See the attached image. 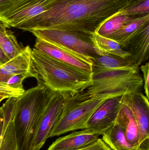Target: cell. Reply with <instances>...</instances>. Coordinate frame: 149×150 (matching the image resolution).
<instances>
[{
    "label": "cell",
    "instance_id": "cell-13",
    "mask_svg": "<svg viewBox=\"0 0 149 150\" xmlns=\"http://www.w3.org/2000/svg\"><path fill=\"white\" fill-rule=\"evenodd\" d=\"M99 136L85 129L74 131L65 136L59 137L47 150H77L94 143Z\"/></svg>",
    "mask_w": 149,
    "mask_h": 150
},
{
    "label": "cell",
    "instance_id": "cell-30",
    "mask_svg": "<svg viewBox=\"0 0 149 150\" xmlns=\"http://www.w3.org/2000/svg\"><path fill=\"white\" fill-rule=\"evenodd\" d=\"M5 98H4V97H1V96H0V103H1V102L2 101V100H3Z\"/></svg>",
    "mask_w": 149,
    "mask_h": 150
},
{
    "label": "cell",
    "instance_id": "cell-21",
    "mask_svg": "<svg viewBox=\"0 0 149 150\" xmlns=\"http://www.w3.org/2000/svg\"><path fill=\"white\" fill-rule=\"evenodd\" d=\"M7 28L4 24L0 23V48L11 60L23 52L24 48L18 44L13 33Z\"/></svg>",
    "mask_w": 149,
    "mask_h": 150
},
{
    "label": "cell",
    "instance_id": "cell-31",
    "mask_svg": "<svg viewBox=\"0 0 149 150\" xmlns=\"http://www.w3.org/2000/svg\"><path fill=\"white\" fill-rule=\"evenodd\" d=\"M6 0H0V4L3 2L5 1Z\"/></svg>",
    "mask_w": 149,
    "mask_h": 150
},
{
    "label": "cell",
    "instance_id": "cell-6",
    "mask_svg": "<svg viewBox=\"0 0 149 150\" xmlns=\"http://www.w3.org/2000/svg\"><path fill=\"white\" fill-rule=\"evenodd\" d=\"M29 32L37 38L64 47L91 62L94 57L102 55L94 47L92 36L52 28L33 29Z\"/></svg>",
    "mask_w": 149,
    "mask_h": 150
},
{
    "label": "cell",
    "instance_id": "cell-16",
    "mask_svg": "<svg viewBox=\"0 0 149 150\" xmlns=\"http://www.w3.org/2000/svg\"><path fill=\"white\" fill-rule=\"evenodd\" d=\"M148 23H149V14L138 16L107 38L116 41L125 49L131 39Z\"/></svg>",
    "mask_w": 149,
    "mask_h": 150
},
{
    "label": "cell",
    "instance_id": "cell-19",
    "mask_svg": "<svg viewBox=\"0 0 149 150\" xmlns=\"http://www.w3.org/2000/svg\"><path fill=\"white\" fill-rule=\"evenodd\" d=\"M91 39L96 49L102 55H110L123 59H128L130 54L116 41L94 33Z\"/></svg>",
    "mask_w": 149,
    "mask_h": 150
},
{
    "label": "cell",
    "instance_id": "cell-32",
    "mask_svg": "<svg viewBox=\"0 0 149 150\" xmlns=\"http://www.w3.org/2000/svg\"><path fill=\"white\" fill-rule=\"evenodd\" d=\"M0 145H1V142H0Z\"/></svg>",
    "mask_w": 149,
    "mask_h": 150
},
{
    "label": "cell",
    "instance_id": "cell-17",
    "mask_svg": "<svg viewBox=\"0 0 149 150\" xmlns=\"http://www.w3.org/2000/svg\"><path fill=\"white\" fill-rule=\"evenodd\" d=\"M140 68L130 59H123L110 55L97 56L93 60L94 70H123L140 71Z\"/></svg>",
    "mask_w": 149,
    "mask_h": 150
},
{
    "label": "cell",
    "instance_id": "cell-14",
    "mask_svg": "<svg viewBox=\"0 0 149 150\" xmlns=\"http://www.w3.org/2000/svg\"><path fill=\"white\" fill-rule=\"evenodd\" d=\"M149 23L131 39L124 50L130 54V60L139 67L149 57Z\"/></svg>",
    "mask_w": 149,
    "mask_h": 150
},
{
    "label": "cell",
    "instance_id": "cell-1",
    "mask_svg": "<svg viewBox=\"0 0 149 150\" xmlns=\"http://www.w3.org/2000/svg\"><path fill=\"white\" fill-rule=\"evenodd\" d=\"M134 0H55L43 13L17 25L25 31L59 29L92 36Z\"/></svg>",
    "mask_w": 149,
    "mask_h": 150
},
{
    "label": "cell",
    "instance_id": "cell-4",
    "mask_svg": "<svg viewBox=\"0 0 149 150\" xmlns=\"http://www.w3.org/2000/svg\"><path fill=\"white\" fill-rule=\"evenodd\" d=\"M62 112L49 137L85 129L88 120L97 108L109 97L94 96L84 91L74 94H64Z\"/></svg>",
    "mask_w": 149,
    "mask_h": 150
},
{
    "label": "cell",
    "instance_id": "cell-10",
    "mask_svg": "<svg viewBox=\"0 0 149 150\" xmlns=\"http://www.w3.org/2000/svg\"><path fill=\"white\" fill-rule=\"evenodd\" d=\"M55 0H22L11 10L0 17L7 27L17 25L46 11Z\"/></svg>",
    "mask_w": 149,
    "mask_h": 150
},
{
    "label": "cell",
    "instance_id": "cell-7",
    "mask_svg": "<svg viewBox=\"0 0 149 150\" xmlns=\"http://www.w3.org/2000/svg\"><path fill=\"white\" fill-rule=\"evenodd\" d=\"M64 95L53 92L36 129L31 150H40L50 138V134L62 112Z\"/></svg>",
    "mask_w": 149,
    "mask_h": 150
},
{
    "label": "cell",
    "instance_id": "cell-22",
    "mask_svg": "<svg viewBox=\"0 0 149 150\" xmlns=\"http://www.w3.org/2000/svg\"><path fill=\"white\" fill-rule=\"evenodd\" d=\"M135 18L133 16L125 15L114 16L105 22L98 29L96 32L101 36L108 37Z\"/></svg>",
    "mask_w": 149,
    "mask_h": 150
},
{
    "label": "cell",
    "instance_id": "cell-18",
    "mask_svg": "<svg viewBox=\"0 0 149 150\" xmlns=\"http://www.w3.org/2000/svg\"><path fill=\"white\" fill-rule=\"evenodd\" d=\"M122 103V106L116 122L120 124L124 128L125 136L128 142L138 150L139 133L137 123L129 108L123 103V100Z\"/></svg>",
    "mask_w": 149,
    "mask_h": 150
},
{
    "label": "cell",
    "instance_id": "cell-25",
    "mask_svg": "<svg viewBox=\"0 0 149 150\" xmlns=\"http://www.w3.org/2000/svg\"><path fill=\"white\" fill-rule=\"evenodd\" d=\"M30 77L29 73L14 74L11 75L6 84L16 89H24L23 82L25 79Z\"/></svg>",
    "mask_w": 149,
    "mask_h": 150
},
{
    "label": "cell",
    "instance_id": "cell-29",
    "mask_svg": "<svg viewBox=\"0 0 149 150\" xmlns=\"http://www.w3.org/2000/svg\"><path fill=\"white\" fill-rule=\"evenodd\" d=\"M3 114L1 107H0V142L1 139L2 134L3 126Z\"/></svg>",
    "mask_w": 149,
    "mask_h": 150
},
{
    "label": "cell",
    "instance_id": "cell-20",
    "mask_svg": "<svg viewBox=\"0 0 149 150\" xmlns=\"http://www.w3.org/2000/svg\"><path fill=\"white\" fill-rule=\"evenodd\" d=\"M101 139L112 150H137L128 142L124 128L117 122L102 135Z\"/></svg>",
    "mask_w": 149,
    "mask_h": 150
},
{
    "label": "cell",
    "instance_id": "cell-23",
    "mask_svg": "<svg viewBox=\"0 0 149 150\" xmlns=\"http://www.w3.org/2000/svg\"><path fill=\"white\" fill-rule=\"evenodd\" d=\"M149 13V0H134L130 5L117 13L116 16H134Z\"/></svg>",
    "mask_w": 149,
    "mask_h": 150
},
{
    "label": "cell",
    "instance_id": "cell-15",
    "mask_svg": "<svg viewBox=\"0 0 149 150\" xmlns=\"http://www.w3.org/2000/svg\"><path fill=\"white\" fill-rule=\"evenodd\" d=\"M31 50L29 46L24 47L23 52L0 66V83L6 84L10 77L14 74L29 73Z\"/></svg>",
    "mask_w": 149,
    "mask_h": 150
},
{
    "label": "cell",
    "instance_id": "cell-27",
    "mask_svg": "<svg viewBox=\"0 0 149 150\" xmlns=\"http://www.w3.org/2000/svg\"><path fill=\"white\" fill-rule=\"evenodd\" d=\"M77 150H112L103 142L101 138H99L96 142L85 148Z\"/></svg>",
    "mask_w": 149,
    "mask_h": 150
},
{
    "label": "cell",
    "instance_id": "cell-9",
    "mask_svg": "<svg viewBox=\"0 0 149 150\" xmlns=\"http://www.w3.org/2000/svg\"><path fill=\"white\" fill-rule=\"evenodd\" d=\"M122 104V96L108 99L93 114L84 129L102 135L116 122Z\"/></svg>",
    "mask_w": 149,
    "mask_h": 150
},
{
    "label": "cell",
    "instance_id": "cell-24",
    "mask_svg": "<svg viewBox=\"0 0 149 150\" xmlns=\"http://www.w3.org/2000/svg\"><path fill=\"white\" fill-rule=\"evenodd\" d=\"M25 90L24 89L12 88L5 84L0 83V96L5 99L11 98H18L21 96Z\"/></svg>",
    "mask_w": 149,
    "mask_h": 150
},
{
    "label": "cell",
    "instance_id": "cell-2",
    "mask_svg": "<svg viewBox=\"0 0 149 150\" xmlns=\"http://www.w3.org/2000/svg\"><path fill=\"white\" fill-rule=\"evenodd\" d=\"M30 77L53 92L74 95L93 83L92 74L61 63L33 48L30 54Z\"/></svg>",
    "mask_w": 149,
    "mask_h": 150
},
{
    "label": "cell",
    "instance_id": "cell-8",
    "mask_svg": "<svg viewBox=\"0 0 149 150\" xmlns=\"http://www.w3.org/2000/svg\"><path fill=\"white\" fill-rule=\"evenodd\" d=\"M123 103L133 114L139 133L138 150H149V99L141 92L122 96Z\"/></svg>",
    "mask_w": 149,
    "mask_h": 150
},
{
    "label": "cell",
    "instance_id": "cell-12",
    "mask_svg": "<svg viewBox=\"0 0 149 150\" xmlns=\"http://www.w3.org/2000/svg\"><path fill=\"white\" fill-rule=\"evenodd\" d=\"M17 98H8L1 107L3 114V126L0 150H17L14 119Z\"/></svg>",
    "mask_w": 149,
    "mask_h": 150
},
{
    "label": "cell",
    "instance_id": "cell-3",
    "mask_svg": "<svg viewBox=\"0 0 149 150\" xmlns=\"http://www.w3.org/2000/svg\"><path fill=\"white\" fill-rule=\"evenodd\" d=\"M52 93L37 85L17 98L14 119L17 150H31L36 129Z\"/></svg>",
    "mask_w": 149,
    "mask_h": 150
},
{
    "label": "cell",
    "instance_id": "cell-26",
    "mask_svg": "<svg viewBox=\"0 0 149 150\" xmlns=\"http://www.w3.org/2000/svg\"><path fill=\"white\" fill-rule=\"evenodd\" d=\"M140 69L143 76V88L145 91V96L149 99V63L146 62L144 65L141 66Z\"/></svg>",
    "mask_w": 149,
    "mask_h": 150
},
{
    "label": "cell",
    "instance_id": "cell-28",
    "mask_svg": "<svg viewBox=\"0 0 149 150\" xmlns=\"http://www.w3.org/2000/svg\"><path fill=\"white\" fill-rule=\"evenodd\" d=\"M10 60L0 48V66L3 65Z\"/></svg>",
    "mask_w": 149,
    "mask_h": 150
},
{
    "label": "cell",
    "instance_id": "cell-11",
    "mask_svg": "<svg viewBox=\"0 0 149 150\" xmlns=\"http://www.w3.org/2000/svg\"><path fill=\"white\" fill-rule=\"evenodd\" d=\"M33 48L61 63L92 74V62L64 47L36 38Z\"/></svg>",
    "mask_w": 149,
    "mask_h": 150
},
{
    "label": "cell",
    "instance_id": "cell-5",
    "mask_svg": "<svg viewBox=\"0 0 149 150\" xmlns=\"http://www.w3.org/2000/svg\"><path fill=\"white\" fill-rule=\"evenodd\" d=\"M92 84L86 92L94 96L109 98L141 92L143 79L140 71L128 70H94Z\"/></svg>",
    "mask_w": 149,
    "mask_h": 150
}]
</instances>
